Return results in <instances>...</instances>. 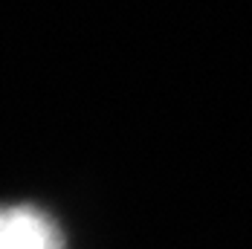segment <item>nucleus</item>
<instances>
[{"instance_id": "obj_1", "label": "nucleus", "mask_w": 252, "mask_h": 249, "mask_svg": "<svg viewBox=\"0 0 252 249\" xmlns=\"http://www.w3.org/2000/svg\"><path fill=\"white\" fill-rule=\"evenodd\" d=\"M61 232L35 206H0V249H61Z\"/></svg>"}]
</instances>
